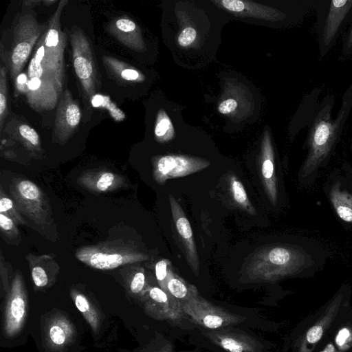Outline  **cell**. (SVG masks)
Returning <instances> with one entry per match:
<instances>
[{"mask_svg":"<svg viewBox=\"0 0 352 352\" xmlns=\"http://www.w3.org/2000/svg\"><path fill=\"white\" fill-rule=\"evenodd\" d=\"M168 293L182 305L197 294L195 288H188L181 280L171 277L166 283Z\"/></svg>","mask_w":352,"mask_h":352,"instance_id":"5bb4252c","label":"cell"},{"mask_svg":"<svg viewBox=\"0 0 352 352\" xmlns=\"http://www.w3.org/2000/svg\"><path fill=\"white\" fill-rule=\"evenodd\" d=\"M167 264L164 261H159L155 265V275L159 281H164L166 277Z\"/></svg>","mask_w":352,"mask_h":352,"instance_id":"e575fe53","label":"cell"},{"mask_svg":"<svg viewBox=\"0 0 352 352\" xmlns=\"http://www.w3.org/2000/svg\"><path fill=\"white\" fill-rule=\"evenodd\" d=\"M322 352H336L334 346L331 344H328L325 349L324 351H322Z\"/></svg>","mask_w":352,"mask_h":352,"instance_id":"f35d334b","label":"cell"},{"mask_svg":"<svg viewBox=\"0 0 352 352\" xmlns=\"http://www.w3.org/2000/svg\"><path fill=\"white\" fill-rule=\"evenodd\" d=\"M184 314L197 324L214 330L236 325L245 317L214 305L197 295L182 305Z\"/></svg>","mask_w":352,"mask_h":352,"instance_id":"8992f818","label":"cell"},{"mask_svg":"<svg viewBox=\"0 0 352 352\" xmlns=\"http://www.w3.org/2000/svg\"><path fill=\"white\" fill-rule=\"evenodd\" d=\"M333 94L326 96L318 104L309 123L307 136L308 153L302 168V177L311 175L330 155L339 140L352 109V83L342 97L340 107L332 117Z\"/></svg>","mask_w":352,"mask_h":352,"instance_id":"6da1fadb","label":"cell"},{"mask_svg":"<svg viewBox=\"0 0 352 352\" xmlns=\"http://www.w3.org/2000/svg\"><path fill=\"white\" fill-rule=\"evenodd\" d=\"M75 304L78 309L82 313L86 312L89 308V302L87 298L81 294H78L76 296Z\"/></svg>","mask_w":352,"mask_h":352,"instance_id":"d590c367","label":"cell"},{"mask_svg":"<svg viewBox=\"0 0 352 352\" xmlns=\"http://www.w3.org/2000/svg\"><path fill=\"white\" fill-rule=\"evenodd\" d=\"M70 41L75 73L86 97L92 98L100 87L92 47L88 38L80 28H74L71 32Z\"/></svg>","mask_w":352,"mask_h":352,"instance_id":"5b68a950","label":"cell"},{"mask_svg":"<svg viewBox=\"0 0 352 352\" xmlns=\"http://www.w3.org/2000/svg\"><path fill=\"white\" fill-rule=\"evenodd\" d=\"M145 277L142 272H138L131 283V290L134 294L142 291L144 286Z\"/></svg>","mask_w":352,"mask_h":352,"instance_id":"1f68e13d","label":"cell"},{"mask_svg":"<svg viewBox=\"0 0 352 352\" xmlns=\"http://www.w3.org/2000/svg\"><path fill=\"white\" fill-rule=\"evenodd\" d=\"M81 113L78 104L73 100L69 90H65L60 97L56 113L54 134L60 141L69 138L78 126Z\"/></svg>","mask_w":352,"mask_h":352,"instance_id":"9c48e42d","label":"cell"},{"mask_svg":"<svg viewBox=\"0 0 352 352\" xmlns=\"http://www.w3.org/2000/svg\"><path fill=\"white\" fill-rule=\"evenodd\" d=\"M329 199L340 219L352 223V194L341 190L336 183L330 190Z\"/></svg>","mask_w":352,"mask_h":352,"instance_id":"4fadbf2b","label":"cell"},{"mask_svg":"<svg viewBox=\"0 0 352 352\" xmlns=\"http://www.w3.org/2000/svg\"><path fill=\"white\" fill-rule=\"evenodd\" d=\"M109 30L120 43L135 50L142 49L138 27L128 18H120L112 22Z\"/></svg>","mask_w":352,"mask_h":352,"instance_id":"7c38bea8","label":"cell"},{"mask_svg":"<svg viewBox=\"0 0 352 352\" xmlns=\"http://www.w3.org/2000/svg\"><path fill=\"white\" fill-rule=\"evenodd\" d=\"M319 54L324 57L331 50L346 23L352 18V0H318L315 9Z\"/></svg>","mask_w":352,"mask_h":352,"instance_id":"3957f363","label":"cell"},{"mask_svg":"<svg viewBox=\"0 0 352 352\" xmlns=\"http://www.w3.org/2000/svg\"><path fill=\"white\" fill-rule=\"evenodd\" d=\"M104 60L107 67L113 71L112 72L121 79L128 82L135 81L139 79L140 74L135 69L111 57H105Z\"/></svg>","mask_w":352,"mask_h":352,"instance_id":"2e32d148","label":"cell"},{"mask_svg":"<svg viewBox=\"0 0 352 352\" xmlns=\"http://www.w3.org/2000/svg\"><path fill=\"white\" fill-rule=\"evenodd\" d=\"M237 107L235 100L230 98L221 102L218 107V111L222 114H228L234 111Z\"/></svg>","mask_w":352,"mask_h":352,"instance_id":"d6a6232c","label":"cell"},{"mask_svg":"<svg viewBox=\"0 0 352 352\" xmlns=\"http://www.w3.org/2000/svg\"><path fill=\"white\" fill-rule=\"evenodd\" d=\"M115 176L111 173H104L98 179L96 186L98 190L104 191L112 185Z\"/></svg>","mask_w":352,"mask_h":352,"instance_id":"f546056e","label":"cell"},{"mask_svg":"<svg viewBox=\"0 0 352 352\" xmlns=\"http://www.w3.org/2000/svg\"><path fill=\"white\" fill-rule=\"evenodd\" d=\"M7 66L1 65L0 69V129L3 125L4 119L8 114V86L6 74Z\"/></svg>","mask_w":352,"mask_h":352,"instance_id":"e0dca14e","label":"cell"},{"mask_svg":"<svg viewBox=\"0 0 352 352\" xmlns=\"http://www.w3.org/2000/svg\"><path fill=\"white\" fill-rule=\"evenodd\" d=\"M197 37L196 30L191 27L184 28L178 36V43L182 47H188L191 45Z\"/></svg>","mask_w":352,"mask_h":352,"instance_id":"603a6c76","label":"cell"},{"mask_svg":"<svg viewBox=\"0 0 352 352\" xmlns=\"http://www.w3.org/2000/svg\"><path fill=\"white\" fill-rule=\"evenodd\" d=\"M19 133L23 141L31 146L38 147L40 145L38 134L29 125L21 124L19 126Z\"/></svg>","mask_w":352,"mask_h":352,"instance_id":"44dd1931","label":"cell"},{"mask_svg":"<svg viewBox=\"0 0 352 352\" xmlns=\"http://www.w3.org/2000/svg\"><path fill=\"white\" fill-rule=\"evenodd\" d=\"M123 256L120 254H109L96 252L89 258L90 265L95 268L101 270L113 269L122 265Z\"/></svg>","mask_w":352,"mask_h":352,"instance_id":"9a60e30c","label":"cell"},{"mask_svg":"<svg viewBox=\"0 0 352 352\" xmlns=\"http://www.w3.org/2000/svg\"><path fill=\"white\" fill-rule=\"evenodd\" d=\"M232 187L235 200L241 204L244 203L247 200V195L241 183L236 179H232Z\"/></svg>","mask_w":352,"mask_h":352,"instance_id":"f1b7e54d","label":"cell"},{"mask_svg":"<svg viewBox=\"0 0 352 352\" xmlns=\"http://www.w3.org/2000/svg\"><path fill=\"white\" fill-rule=\"evenodd\" d=\"M0 226L1 230L5 233L8 232L10 236H15L18 234L14 221L2 213H0Z\"/></svg>","mask_w":352,"mask_h":352,"instance_id":"484cf974","label":"cell"},{"mask_svg":"<svg viewBox=\"0 0 352 352\" xmlns=\"http://www.w3.org/2000/svg\"><path fill=\"white\" fill-rule=\"evenodd\" d=\"M342 299V295L339 294L328 306L320 319L307 330L300 343L298 352L313 351L337 315Z\"/></svg>","mask_w":352,"mask_h":352,"instance_id":"8fae6325","label":"cell"},{"mask_svg":"<svg viewBox=\"0 0 352 352\" xmlns=\"http://www.w3.org/2000/svg\"><path fill=\"white\" fill-rule=\"evenodd\" d=\"M184 161V159L174 156H164L158 161L157 169L162 174L167 175L176 170L177 166L182 164Z\"/></svg>","mask_w":352,"mask_h":352,"instance_id":"ffe728a7","label":"cell"},{"mask_svg":"<svg viewBox=\"0 0 352 352\" xmlns=\"http://www.w3.org/2000/svg\"><path fill=\"white\" fill-rule=\"evenodd\" d=\"M16 19L13 40L6 62L10 77L13 79L21 74L47 26L38 23L36 14L32 10L23 11Z\"/></svg>","mask_w":352,"mask_h":352,"instance_id":"277c9868","label":"cell"},{"mask_svg":"<svg viewBox=\"0 0 352 352\" xmlns=\"http://www.w3.org/2000/svg\"><path fill=\"white\" fill-rule=\"evenodd\" d=\"M61 1L39 39L30 64L46 74L62 91L65 80L64 51L66 37L61 30L60 15L67 4Z\"/></svg>","mask_w":352,"mask_h":352,"instance_id":"7a4b0ae2","label":"cell"},{"mask_svg":"<svg viewBox=\"0 0 352 352\" xmlns=\"http://www.w3.org/2000/svg\"><path fill=\"white\" fill-rule=\"evenodd\" d=\"M177 231L184 239H190L192 232L189 221L185 217L179 218L176 223Z\"/></svg>","mask_w":352,"mask_h":352,"instance_id":"83f0119b","label":"cell"},{"mask_svg":"<svg viewBox=\"0 0 352 352\" xmlns=\"http://www.w3.org/2000/svg\"><path fill=\"white\" fill-rule=\"evenodd\" d=\"M10 314L13 318L20 320L25 314V302L21 297L12 299L10 305Z\"/></svg>","mask_w":352,"mask_h":352,"instance_id":"cb8c5ba5","label":"cell"},{"mask_svg":"<svg viewBox=\"0 0 352 352\" xmlns=\"http://www.w3.org/2000/svg\"><path fill=\"white\" fill-rule=\"evenodd\" d=\"M50 336L52 342L56 344H61L65 341V334L58 326L54 325L50 328Z\"/></svg>","mask_w":352,"mask_h":352,"instance_id":"4dcf8cb0","label":"cell"},{"mask_svg":"<svg viewBox=\"0 0 352 352\" xmlns=\"http://www.w3.org/2000/svg\"><path fill=\"white\" fill-rule=\"evenodd\" d=\"M262 173L265 178L270 179L274 173V164L270 159L264 161L262 165Z\"/></svg>","mask_w":352,"mask_h":352,"instance_id":"8d00e7d4","label":"cell"},{"mask_svg":"<svg viewBox=\"0 0 352 352\" xmlns=\"http://www.w3.org/2000/svg\"><path fill=\"white\" fill-rule=\"evenodd\" d=\"M1 194L0 199V213H2L8 217L11 218L13 221L19 223H25V221L16 212L13 201L10 198L3 196Z\"/></svg>","mask_w":352,"mask_h":352,"instance_id":"d6986e66","label":"cell"},{"mask_svg":"<svg viewBox=\"0 0 352 352\" xmlns=\"http://www.w3.org/2000/svg\"><path fill=\"white\" fill-rule=\"evenodd\" d=\"M341 55L344 57L352 56V18L342 37Z\"/></svg>","mask_w":352,"mask_h":352,"instance_id":"7402d4cb","label":"cell"},{"mask_svg":"<svg viewBox=\"0 0 352 352\" xmlns=\"http://www.w3.org/2000/svg\"><path fill=\"white\" fill-rule=\"evenodd\" d=\"M352 333L347 328L342 329L338 333L336 338V342L337 345L342 349H346L349 344L351 342Z\"/></svg>","mask_w":352,"mask_h":352,"instance_id":"4316f807","label":"cell"},{"mask_svg":"<svg viewBox=\"0 0 352 352\" xmlns=\"http://www.w3.org/2000/svg\"><path fill=\"white\" fill-rule=\"evenodd\" d=\"M32 276L34 284L39 287L45 286L48 283V277L45 270L36 266L32 270Z\"/></svg>","mask_w":352,"mask_h":352,"instance_id":"d4e9b609","label":"cell"},{"mask_svg":"<svg viewBox=\"0 0 352 352\" xmlns=\"http://www.w3.org/2000/svg\"><path fill=\"white\" fill-rule=\"evenodd\" d=\"M149 297L152 300L151 312L157 318L178 323L185 315L182 305L160 288H151Z\"/></svg>","mask_w":352,"mask_h":352,"instance_id":"30bf717a","label":"cell"},{"mask_svg":"<svg viewBox=\"0 0 352 352\" xmlns=\"http://www.w3.org/2000/svg\"><path fill=\"white\" fill-rule=\"evenodd\" d=\"M157 352H174L173 347L171 344H166Z\"/></svg>","mask_w":352,"mask_h":352,"instance_id":"74e56055","label":"cell"},{"mask_svg":"<svg viewBox=\"0 0 352 352\" xmlns=\"http://www.w3.org/2000/svg\"><path fill=\"white\" fill-rule=\"evenodd\" d=\"M173 128L170 118L164 111L159 112L155 127V134L159 138L173 135Z\"/></svg>","mask_w":352,"mask_h":352,"instance_id":"ac0fdd59","label":"cell"},{"mask_svg":"<svg viewBox=\"0 0 352 352\" xmlns=\"http://www.w3.org/2000/svg\"><path fill=\"white\" fill-rule=\"evenodd\" d=\"M28 77L25 74L21 73L16 78V89L22 93L28 92Z\"/></svg>","mask_w":352,"mask_h":352,"instance_id":"836d02e7","label":"cell"},{"mask_svg":"<svg viewBox=\"0 0 352 352\" xmlns=\"http://www.w3.org/2000/svg\"><path fill=\"white\" fill-rule=\"evenodd\" d=\"M215 345L228 352H263V346L255 338L238 329L221 328L206 333Z\"/></svg>","mask_w":352,"mask_h":352,"instance_id":"ba28073f","label":"cell"},{"mask_svg":"<svg viewBox=\"0 0 352 352\" xmlns=\"http://www.w3.org/2000/svg\"><path fill=\"white\" fill-rule=\"evenodd\" d=\"M10 193L19 210L36 221L44 220L46 215L44 196L34 183L29 180L19 181L12 186Z\"/></svg>","mask_w":352,"mask_h":352,"instance_id":"52a82bcc","label":"cell"}]
</instances>
